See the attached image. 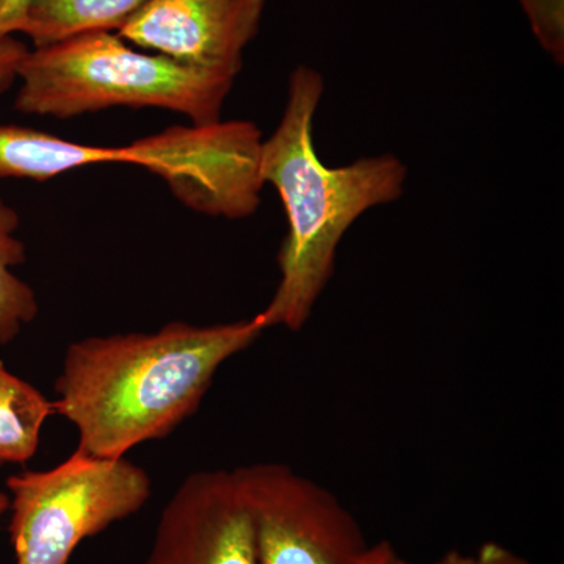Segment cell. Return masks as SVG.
Here are the masks:
<instances>
[{"instance_id":"cell-7","label":"cell","mask_w":564,"mask_h":564,"mask_svg":"<svg viewBox=\"0 0 564 564\" xmlns=\"http://www.w3.org/2000/svg\"><path fill=\"white\" fill-rule=\"evenodd\" d=\"M144 564H259L232 470H199L182 480L163 507Z\"/></svg>"},{"instance_id":"cell-12","label":"cell","mask_w":564,"mask_h":564,"mask_svg":"<svg viewBox=\"0 0 564 564\" xmlns=\"http://www.w3.org/2000/svg\"><path fill=\"white\" fill-rule=\"evenodd\" d=\"M20 225V214L0 198V345L13 343L40 313L35 291L13 272L28 259Z\"/></svg>"},{"instance_id":"cell-3","label":"cell","mask_w":564,"mask_h":564,"mask_svg":"<svg viewBox=\"0 0 564 564\" xmlns=\"http://www.w3.org/2000/svg\"><path fill=\"white\" fill-rule=\"evenodd\" d=\"M14 109L66 118L111 109L155 107L193 124L221 120L234 77L132 50L118 33L93 32L29 50L18 68Z\"/></svg>"},{"instance_id":"cell-2","label":"cell","mask_w":564,"mask_h":564,"mask_svg":"<svg viewBox=\"0 0 564 564\" xmlns=\"http://www.w3.org/2000/svg\"><path fill=\"white\" fill-rule=\"evenodd\" d=\"M323 91L317 69L296 66L280 124L262 141V182L273 185L288 217L278 252L280 282L259 313L265 329H302L333 278L337 248L352 223L373 207L395 203L404 192L408 169L397 155L362 158L334 169L322 162L314 118Z\"/></svg>"},{"instance_id":"cell-19","label":"cell","mask_w":564,"mask_h":564,"mask_svg":"<svg viewBox=\"0 0 564 564\" xmlns=\"http://www.w3.org/2000/svg\"><path fill=\"white\" fill-rule=\"evenodd\" d=\"M10 508V496L9 492L0 489V521H2L3 514L9 513Z\"/></svg>"},{"instance_id":"cell-15","label":"cell","mask_w":564,"mask_h":564,"mask_svg":"<svg viewBox=\"0 0 564 564\" xmlns=\"http://www.w3.org/2000/svg\"><path fill=\"white\" fill-rule=\"evenodd\" d=\"M33 0H0V40L20 33L25 11Z\"/></svg>"},{"instance_id":"cell-9","label":"cell","mask_w":564,"mask_h":564,"mask_svg":"<svg viewBox=\"0 0 564 564\" xmlns=\"http://www.w3.org/2000/svg\"><path fill=\"white\" fill-rule=\"evenodd\" d=\"M117 162V148L74 143L52 133L0 124V180H54L90 165Z\"/></svg>"},{"instance_id":"cell-4","label":"cell","mask_w":564,"mask_h":564,"mask_svg":"<svg viewBox=\"0 0 564 564\" xmlns=\"http://www.w3.org/2000/svg\"><path fill=\"white\" fill-rule=\"evenodd\" d=\"M7 489L14 564H68L85 540L139 513L152 485L128 456L96 458L76 448L52 469L10 475Z\"/></svg>"},{"instance_id":"cell-8","label":"cell","mask_w":564,"mask_h":564,"mask_svg":"<svg viewBox=\"0 0 564 564\" xmlns=\"http://www.w3.org/2000/svg\"><path fill=\"white\" fill-rule=\"evenodd\" d=\"M267 0H147L118 35L195 68L237 79Z\"/></svg>"},{"instance_id":"cell-18","label":"cell","mask_w":564,"mask_h":564,"mask_svg":"<svg viewBox=\"0 0 564 564\" xmlns=\"http://www.w3.org/2000/svg\"><path fill=\"white\" fill-rule=\"evenodd\" d=\"M388 564H413L410 562H406V560L400 558L399 555L393 554L391 558H389ZM430 564H477V560H475V556L470 555H464L462 552L458 551H451L447 552L444 556H441L437 562L430 563Z\"/></svg>"},{"instance_id":"cell-17","label":"cell","mask_w":564,"mask_h":564,"mask_svg":"<svg viewBox=\"0 0 564 564\" xmlns=\"http://www.w3.org/2000/svg\"><path fill=\"white\" fill-rule=\"evenodd\" d=\"M393 554H395V551H393L391 543L380 541V543L370 545L369 551L359 564H388Z\"/></svg>"},{"instance_id":"cell-11","label":"cell","mask_w":564,"mask_h":564,"mask_svg":"<svg viewBox=\"0 0 564 564\" xmlns=\"http://www.w3.org/2000/svg\"><path fill=\"white\" fill-rule=\"evenodd\" d=\"M54 403L0 361V466L31 462Z\"/></svg>"},{"instance_id":"cell-13","label":"cell","mask_w":564,"mask_h":564,"mask_svg":"<svg viewBox=\"0 0 564 564\" xmlns=\"http://www.w3.org/2000/svg\"><path fill=\"white\" fill-rule=\"evenodd\" d=\"M524 7L534 36L560 66L564 62L563 0H519Z\"/></svg>"},{"instance_id":"cell-14","label":"cell","mask_w":564,"mask_h":564,"mask_svg":"<svg viewBox=\"0 0 564 564\" xmlns=\"http://www.w3.org/2000/svg\"><path fill=\"white\" fill-rule=\"evenodd\" d=\"M28 52V44L14 36L0 40V95L9 91L18 79V68Z\"/></svg>"},{"instance_id":"cell-6","label":"cell","mask_w":564,"mask_h":564,"mask_svg":"<svg viewBox=\"0 0 564 564\" xmlns=\"http://www.w3.org/2000/svg\"><path fill=\"white\" fill-rule=\"evenodd\" d=\"M242 491L259 564H359L361 525L333 492L280 463L232 470Z\"/></svg>"},{"instance_id":"cell-16","label":"cell","mask_w":564,"mask_h":564,"mask_svg":"<svg viewBox=\"0 0 564 564\" xmlns=\"http://www.w3.org/2000/svg\"><path fill=\"white\" fill-rule=\"evenodd\" d=\"M475 560H477V564H530L525 558L516 555L510 549L503 547L499 543L481 545Z\"/></svg>"},{"instance_id":"cell-5","label":"cell","mask_w":564,"mask_h":564,"mask_svg":"<svg viewBox=\"0 0 564 564\" xmlns=\"http://www.w3.org/2000/svg\"><path fill=\"white\" fill-rule=\"evenodd\" d=\"M262 141L252 121L192 122L120 147V163L161 177L187 209L242 220L261 206Z\"/></svg>"},{"instance_id":"cell-10","label":"cell","mask_w":564,"mask_h":564,"mask_svg":"<svg viewBox=\"0 0 564 564\" xmlns=\"http://www.w3.org/2000/svg\"><path fill=\"white\" fill-rule=\"evenodd\" d=\"M147 0H33L20 33L33 50L93 32H118Z\"/></svg>"},{"instance_id":"cell-1","label":"cell","mask_w":564,"mask_h":564,"mask_svg":"<svg viewBox=\"0 0 564 564\" xmlns=\"http://www.w3.org/2000/svg\"><path fill=\"white\" fill-rule=\"evenodd\" d=\"M263 332L256 314L217 325L170 322L152 333L84 337L63 356L55 414L76 429L82 454L124 458L191 419L223 364Z\"/></svg>"}]
</instances>
